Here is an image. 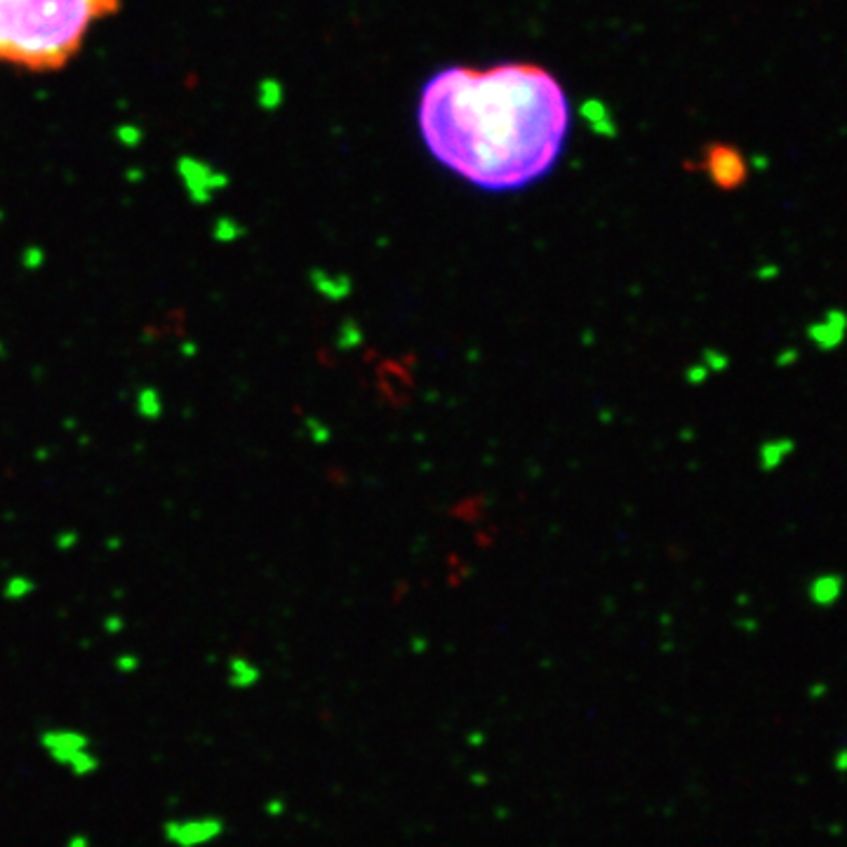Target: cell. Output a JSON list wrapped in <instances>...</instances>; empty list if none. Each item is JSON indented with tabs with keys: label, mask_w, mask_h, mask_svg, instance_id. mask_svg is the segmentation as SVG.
Masks as SVG:
<instances>
[{
	"label": "cell",
	"mask_w": 847,
	"mask_h": 847,
	"mask_svg": "<svg viewBox=\"0 0 847 847\" xmlns=\"http://www.w3.org/2000/svg\"><path fill=\"white\" fill-rule=\"evenodd\" d=\"M135 408H137L139 417L149 419V422H156V419H160V415H163V410H165L163 396H160L158 389H153V386H144V389L137 391Z\"/></svg>",
	"instance_id": "obj_7"
},
{
	"label": "cell",
	"mask_w": 847,
	"mask_h": 847,
	"mask_svg": "<svg viewBox=\"0 0 847 847\" xmlns=\"http://www.w3.org/2000/svg\"><path fill=\"white\" fill-rule=\"evenodd\" d=\"M38 746L52 763L76 779L95 777L102 770V758L85 730L66 728V725L45 728L38 732Z\"/></svg>",
	"instance_id": "obj_3"
},
{
	"label": "cell",
	"mask_w": 847,
	"mask_h": 847,
	"mask_svg": "<svg viewBox=\"0 0 847 847\" xmlns=\"http://www.w3.org/2000/svg\"><path fill=\"white\" fill-rule=\"evenodd\" d=\"M113 666H116V671L123 673V676H130V673H135L139 669V657L125 652V655H118L116 659H113Z\"/></svg>",
	"instance_id": "obj_11"
},
{
	"label": "cell",
	"mask_w": 847,
	"mask_h": 847,
	"mask_svg": "<svg viewBox=\"0 0 847 847\" xmlns=\"http://www.w3.org/2000/svg\"><path fill=\"white\" fill-rule=\"evenodd\" d=\"M570 123L563 83L528 62L445 66L417 102V128L433 160L492 193L542 182L563 156Z\"/></svg>",
	"instance_id": "obj_1"
},
{
	"label": "cell",
	"mask_w": 847,
	"mask_h": 847,
	"mask_svg": "<svg viewBox=\"0 0 847 847\" xmlns=\"http://www.w3.org/2000/svg\"><path fill=\"white\" fill-rule=\"evenodd\" d=\"M702 170L720 189H735L749 175L742 153L723 144H713L711 149H706Z\"/></svg>",
	"instance_id": "obj_5"
},
{
	"label": "cell",
	"mask_w": 847,
	"mask_h": 847,
	"mask_svg": "<svg viewBox=\"0 0 847 847\" xmlns=\"http://www.w3.org/2000/svg\"><path fill=\"white\" fill-rule=\"evenodd\" d=\"M160 833L170 847H210L226 833V822L219 815L172 817Z\"/></svg>",
	"instance_id": "obj_4"
},
{
	"label": "cell",
	"mask_w": 847,
	"mask_h": 847,
	"mask_svg": "<svg viewBox=\"0 0 847 847\" xmlns=\"http://www.w3.org/2000/svg\"><path fill=\"white\" fill-rule=\"evenodd\" d=\"M123 626H125V622H123V617H106V622H104V629H106V633H120L123 631Z\"/></svg>",
	"instance_id": "obj_13"
},
{
	"label": "cell",
	"mask_w": 847,
	"mask_h": 847,
	"mask_svg": "<svg viewBox=\"0 0 847 847\" xmlns=\"http://www.w3.org/2000/svg\"><path fill=\"white\" fill-rule=\"evenodd\" d=\"M36 589H38V584L33 582L31 577L15 575V577H10L8 582H5V586H3V598L10 600V603H22V600L33 596V593H36Z\"/></svg>",
	"instance_id": "obj_8"
},
{
	"label": "cell",
	"mask_w": 847,
	"mask_h": 847,
	"mask_svg": "<svg viewBox=\"0 0 847 847\" xmlns=\"http://www.w3.org/2000/svg\"><path fill=\"white\" fill-rule=\"evenodd\" d=\"M64 847H92V840L85 833H71Z\"/></svg>",
	"instance_id": "obj_12"
},
{
	"label": "cell",
	"mask_w": 847,
	"mask_h": 847,
	"mask_svg": "<svg viewBox=\"0 0 847 847\" xmlns=\"http://www.w3.org/2000/svg\"><path fill=\"white\" fill-rule=\"evenodd\" d=\"M76 542H78L76 532H64V535L57 537V546H59V549H64V551L71 549V546L76 544Z\"/></svg>",
	"instance_id": "obj_14"
},
{
	"label": "cell",
	"mask_w": 847,
	"mask_h": 847,
	"mask_svg": "<svg viewBox=\"0 0 847 847\" xmlns=\"http://www.w3.org/2000/svg\"><path fill=\"white\" fill-rule=\"evenodd\" d=\"M123 0H0V64L62 71Z\"/></svg>",
	"instance_id": "obj_2"
},
{
	"label": "cell",
	"mask_w": 847,
	"mask_h": 847,
	"mask_svg": "<svg viewBox=\"0 0 847 847\" xmlns=\"http://www.w3.org/2000/svg\"><path fill=\"white\" fill-rule=\"evenodd\" d=\"M259 678H262V671H259V666L248 657L236 655L226 664V683H229L233 690H250L252 685L259 683Z\"/></svg>",
	"instance_id": "obj_6"
},
{
	"label": "cell",
	"mask_w": 847,
	"mask_h": 847,
	"mask_svg": "<svg viewBox=\"0 0 847 847\" xmlns=\"http://www.w3.org/2000/svg\"><path fill=\"white\" fill-rule=\"evenodd\" d=\"M212 236H215V240H219V243H233V240L240 236V229L238 224L231 222V219H219L215 231H212Z\"/></svg>",
	"instance_id": "obj_10"
},
{
	"label": "cell",
	"mask_w": 847,
	"mask_h": 847,
	"mask_svg": "<svg viewBox=\"0 0 847 847\" xmlns=\"http://www.w3.org/2000/svg\"><path fill=\"white\" fill-rule=\"evenodd\" d=\"M45 264V250L40 245H29L22 252V266L26 271H38Z\"/></svg>",
	"instance_id": "obj_9"
}]
</instances>
